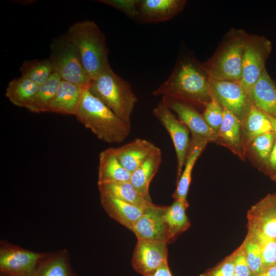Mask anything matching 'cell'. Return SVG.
I'll use <instances>...</instances> for the list:
<instances>
[{"label": "cell", "mask_w": 276, "mask_h": 276, "mask_svg": "<svg viewBox=\"0 0 276 276\" xmlns=\"http://www.w3.org/2000/svg\"><path fill=\"white\" fill-rule=\"evenodd\" d=\"M157 148L150 141L137 139L122 146L111 149L123 167L132 173Z\"/></svg>", "instance_id": "2e32d148"}, {"label": "cell", "mask_w": 276, "mask_h": 276, "mask_svg": "<svg viewBox=\"0 0 276 276\" xmlns=\"http://www.w3.org/2000/svg\"><path fill=\"white\" fill-rule=\"evenodd\" d=\"M251 232L255 234L260 246L263 272L276 265V239L269 238L253 231Z\"/></svg>", "instance_id": "d6a6232c"}, {"label": "cell", "mask_w": 276, "mask_h": 276, "mask_svg": "<svg viewBox=\"0 0 276 276\" xmlns=\"http://www.w3.org/2000/svg\"><path fill=\"white\" fill-rule=\"evenodd\" d=\"M242 122L233 113L224 108L223 119L218 133V139L237 154L244 157V147L242 137Z\"/></svg>", "instance_id": "603a6c76"}, {"label": "cell", "mask_w": 276, "mask_h": 276, "mask_svg": "<svg viewBox=\"0 0 276 276\" xmlns=\"http://www.w3.org/2000/svg\"><path fill=\"white\" fill-rule=\"evenodd\" d=\"M98 2L111 6L128 16L137 19L140 0H101Z\"/></svg>", "instance_id": "d590c367"}, {"label": "cell", "mask_w": 276, "mask_h": 276, "mask_svg": "<svg viewBox=\"0 0 276 276\" xmlns=\"http://www.w3.org/2000/svg\"><path fill=\"white\" fill-rule=\"evenodd\" d=\"M162 162V152L156 149L131 173L130 182L147 201H151L149 193L150 183L158 171Z\"/></svg>", "instance_id": "44dd1931"}, {"label": "cell", "mask_w": 276, "mask_h": 276, "mask_svg": "<svg viewBox=\"0 0 276 276\" xmlns=\"http://www.w3.org/2000/svg\"><path fill=\"white\" fill-rule=\"evenodd\" d=\"M242 243L246 250L247 262L252 276L260 274L263 271L262 261L260 246L255 234L248 230Z\"/></svg>", "instance_id": "1f68e13d"}, {"label": "cell", "mask_w": 276, "mask_h": 276, "mask_svg": "<svg viewBox=\"0 0 276 276\" xmlns=\"http://www.w3.org/2000/svg\"><path fill=\"white\" fill-rule=\"evenodd\" d=\"M153 113L172 139L177 156V177L178 180L190 145L189 129L176 118L172 111L162 101L154 108Z\"/></svg>", "instance_id": "30bf717a"}, {"label": "cell", "mask_w": 276, "mask_h": 276, "mask_svg": "<svg viewBox=\"0 0 276 276\" xmlns=\"http://www.w3.org/2000/svg\"><path fill=\"white\" fill-rule=\"evenodd\" d=\"M271 43L264 37H247L242 58V77L238 82L247 95L265 69Z\"/></svg>", "instance_id": "ba28073f"}, {"label": "cell", "mask_w": 276, "mask_h": 276, "mask_svg": "<svg viewBox=\"0 0 276 276\" xmlns=\"http://www.w3.org/2000/svg\"><path fill=\"white\" fill-rule=\"evenodd\" d=\"M61 81L59 76L53 73L45 83L39 85L37 92L25 108L32 112H48Z\"/></svg>", "instance_id": "f1b7e54d"}, {"label": "cell", "mask_w": 276, "mask_h": 276, "mask_svg": "<svg viewBox=\"0 0 276 276\" xmlns=\"http://www.w3.org/2000/svg\"><path fill=\"white\" fill-rule=\"evenodd\" d=\"M143 276H172V275L169 268L168 262H166Z\"/></svg>", "instance_id": "f35d334b"}, {"label": "cell", "mask_w": 276, "mask_h": 276, "mask_svg": "<svg viewBox=\"0 0 276 276\" xmlns=\"http://www.w3.org/2000/svg\"><path fill=\"white\" fill-rule=\"evenodd\" d=\"M46 254L33 251L1 240L0 276H34Z\"/></svg>", "instance_id": "52a82bcc"}, {"label": "cell", "mask_w": 276, "mask_h": 276, "mask_svg": "<svg viewBox=\"0 0 276 276\" xmlns=\"http://www.w3.org/2000/svg\"><path fill=\"white\" fill-rule=\"evenodd\" d=\"M185 3L182 0H140L137 20L150 23L169 20L183 9Z\"/></svg>", "instance_id": "9a60e30c"}, {"label": "cell", "mask_w": 276, "mask_h": 276, "mask_svg": "<svg viewBox=\"0 0 276 276\" xmlns=\"http://www.w3.org/2000/svg\"><path fill=\"white\" fill-rule=\"evenodd\" d=\"M208 142L205 139L192 133V139L186 158L185 167L178 180L176 189L172 195L175 200L187 201V197L191 181L193 168Z\"/></svg>", "instance_id": "d6986e66"}, {"label": "cell", "mask_w": 276, "mask_h": 276, "mask_svg": "<svg viewBox=\"0 0 276 276\" xmlns=\"http://www.w3.org/2000/svg\"><path fill=\"white\" fill-rule=\"evenodd\" d=\"M266 114V113H265ZM266 116H267V117L268 118L269 121H270L271 122V125H272V129H273V131L274 133V135L275 136V137H276V119L275 118H273L272 117H271V116L266 114Z\"/></svg>", "instance_id": "60d3db41"}, {"label": "cell", "mask_w": 276, "mask_h": 276, "mask_svg": "<svg viewBox=\"0 0 276 276\" xmlns=\"http://www.w3.org/2000/svg\"><path fill=\"white\" fill-rule=\"evenodd\" d=\"M224 108L215 100L211 99L205 106L202 115L208 125L217 134L223 119Z\"/></svg>", "instance_id": "836d02e7"}, {"label": "cell", "mask_w": 276, "mask_h": 276, "mask_svg": "<svg viewBox=\"0 0 276 276\" xmlns=\"http://www.w3.org/2000/svg\"><path fill=\"white\" fill-rule=\"evenodd\" d=\"M39 85L31 80L21 76L9 83L5 96L14 105L26 107L37 92Z\"/></svg>", "instance_id": "83f0119b"}, {"label": "cell", "mask_w": 276, "mask_h": 276, "mask_svg": "<svg viewBox=\"0 0 276 276\" xmlns=\"http://www.w3.org/2000/svg\"><path fill=\"white\" fill-rule=\"evenodd\" d=\"M253 276H276V265L263 271L260 274Z\"/></svg>", "instance_id": "ab89813d"}, {"label": "cell", "mask_w": 276, "mask_h": 276, "mask_svg": "<svg viewBox=\"0 0 276 276\" xmlns=\"http://www.w3.org/2000/svg\"><path fill=\"white\" fill-rule=\"evenodd\" d=\"M167 208L155 205L152 202L147 203L133 227L132 232L137 240H159L168 243V228L165 218Z\"/></svg>", "instance_id": "8fae6325"}, {"label": "cell", "mask_w": 276, "mask_h": 276, "mask_svg": "<svg viewBox=\"0 0 276 276\" xmlns=\"http://www.w3.org/2000/svg\"><path fill=\"white\" fill-rule=\"evenodd\" d=\"M233 276H236V275L234 274Z\"/></svg>", "instance_id": "b9f144b4"}, {"label": "cell", "mask_w": 276, "mask_h": 276, "mask_svg": "<svg viewBox=\"0 0 276 276\" xmlns=\"http://www.w3.org/2000/svg\"><path fill=\"white\" fill-rule=\"evenodd\" d=\"M100 194L107 195L135 206L144 208L148 202L130 181H119L98 185Z\"/></svg>", "instance_id": "4316f807"}, {"label": "cell", "mask_w": 276, "mask_h": 276, "mask_svg": "<svg viewBox=\"0 0 276 276\" xmlns=\"http://www.w3.org/2000/svg\"><path fill=\"white\" fill-rule=\"evenodd\" d=\"M247 39L241 33L234 35L204 71L213 79L239 82L242 77V58Z\"/></svg>", "instance_id": "8992f818"}, {"label": "cell", "mask_w": 276, "mask_h": 276, "mask_svg": "<svg viewBox=\"0 0 276 276\" xmlns=\"http://www.w3.org/2000/svg\"><path fill=\"white\" fill-rule=\"evenodd\" d=\"M84 89L61 80L48 112L75 116Z\"/></svg>", "instance_id": "ffe728a7"}, {"label": "cell", "mask_w": 276, "mask_h": 276, "mask_svg": "<svg viewBox=\"0 0 276 276\" xmlns=\"http://www.w3.org/2000/svg\"><path fill=\"white\" fill-rule=\"evenodd\" d=\"M75 116L99 139L107 143H121L130 132L131 126L117 116L88 88L83 91Z\"/></svg>", "instance_id": "7a4b0ae2"}, {"label": "cell", "mask_w": 276, "mask_h": 276, "mask_svg": "<svg viewBox=\"0 0 276 276\" xmlns=\"http://www.w3.org/2000/svg\"><path fill=\"white\" fill-rule=\"evenodd\" d=\"M50 49L49 58L54 73L62 81L83 89L88 88L91 79L84 70L74 44L66 34L53 39Z\"/></svg>", "instance_id": "5b68a950"}, {"label": "cell", "mask_w": 276, "mask_h": 276, "mask_svg": "<svg viewBox=\"0 0 276 276\" xmlns=\"http://www.w3.org/2000/svg\"><path fill=\"white\" fill-rule=\"evenodd\" d=\"M20 72L22 77L39 85L45 83L54 73L49 58L26 60L22 64Z\"/></svg>", "instance_id": "f546056e"}, {"label": "cell", "mask_w": 276, "mask_h": 276, "mask_svg": "<svg viewBox=\"0 0 276 276\" xmlns=\"http://www.w3.org/2000/svg\"><path fill=\"white\" fill-rule=\"evenodd\" d=\"M188 206V201L177 199L168 206L165 215L168 228V243L174 241L190 226L191 223L186 213Z\"/></svg>", "instance_id": "d4e9b609"}, {"label": "cell", "mask_w": 276, "mask_h": 276, "mask_svg": "<svg viewBox=\"0 0 276 276\" xmlns=\"http://www.w3.org/2000/svg\"><path fill=\"white\" fill-rule=\"evenodd\" d=\"M100 203L112 219L132 232L143 212L144 208L135 206L111 196L100 194Z\"/></svg>", "instance_id": "ac0fdd59"}, {"label": "cell", "mask_w": 276, "mask_h": 276, "mask_svg": "<svg viewBox=\"0 0 276 276\" xmlns=\"http://www.w3.org/2000/svg\"><path fill=\"white\" fill-rule=\"evenodd\" d=\"M247 229L276 239V193L266 195L247 213Z\"/></svg>", "instance_id": "4fadbf2b"}, {"label": "cell", "mask_w": 276, "mask_h": 276, "mask_svg": "<svg viewBox=\"0 0 276 276\" xmlns=\"http://www.w3.org/2000/svg\"><path fill=\"white\" fill-rule=\"evenodd\" d=\"M195 63L188 60L179 61L169 77L152 91L186 103L204 105L211 100L208 77Z\"/></svg>", "instance_id": "6da1fadb"}, {"label": "cell", "mask_w": 276, "mask_h": 276, "mask_svg": "<svg viewBox=\"0 0 276 276\" xmlns=\"http://www.w3.org/2000/svg\"><path fill=\"white\" fill-rule=\"evenodd\" d=\"M264 172L276 182V139Z\"/></svg>", "instance_id": "74e56055"}, {"label": "cell", "mask_w": 276, "mask_h": 276, "mask_svg": "<svg viewBox=\"0 0 276 276\" xmlns=\"http://www.w3.org/2000/svg\"><path fill=\"white\" fill-rule=\"evenodd\" d=\"M248 97L252 105L276 119V84L266 68L249 91Z\"/></svg>", "instance_id": "e0dca14e"}, {"label": "cell", "mask_w": 276, "mask_h": 276, "mask_svg": "<svg viewBox=\"0 0 276 276\" xmlns=\"http://www.w3.org/2000/svg\"><path fill=\"white\" fill-rule=\"evenodd\" d=\"M191 131L209 142L218 139L217 134L208 125L203 116L189 104L180 102L168 97L162 100Z\"/></svg>", "instance_id": "5bb4252c"}, {"label": "cell", "mask_w": 276, "mask_h": 276, "mask_svg": "<svg viewBox=\"0 0 276 276\" xmlns=\"http://www.w3.org/2000/svg\"><path fill=\"white\" fill-rule=\"evenodd\" d=\"M276 137L273 131L262 134L256 137L249 146L258 164L264 172Z\"/></svg>", "instance_id": "4dcf8cb0"}, {"label": "cell", "mask_w": 276, "mask_h": 276, "mask_svg": "<svg viewBox=\"0 0 276 276\" xmlns=\"http://www.w3.org/2000/svg\"><path fill=\"white\" fill-rule=\"evenodd\" d=\"M66 35L91 80L111 67L105 35L94 21L76 22L69 28Z\"/></svg>", "instance_id": "3957f363"}, {"label": "cell", "mask_w": 276, "mask_h": 276, "mask_svg": "<svg viewBox=\"0 0 276 276\" xmlns=\"http://www.w3.org/2000/svg\"><path fill=\"white\" fill-rule=\"evenodd\" d=\"M88 90L117 116L130 125V118L138 101L130 84L110 67L92 80Z\"/></svg>", "instance_id": "277c9868"}, {"label": "cell", "mask_w": 276, "mask_h": 276, "mask_svg": "<svg viewBox=\"0 0 276 276\" xmlns=\"http://www.w3.org/2000/svg\"><path fill=\"white\" fill-rule=\"evenodd\" d=\"M34 276H76L72 269L67 251L60 249L47 253Z\"/></svg>", "instance_id": "cb8c5ba5"}, {"label": "cell", "mask_w": 276, "mask_h": 276, "mask_svg": "<svg viewBox=\"0 0 276 276\" xmlns=\"http://www.w3.org/2000/svg\"><path fill=\"white\" fill-rule=\"evenodd\" d=\"M167 243L159 240H137L131 262L134 269L144 275L167 262Z\"/></svg>", "instance_id": "7c38bea8"}, {"label": "cell", "mask_w": 276, "mask_h": 276, "mask_svg": "<svg viewBox=\"0 0 276 276\" xmlns=\"http://www.w3.org/2000/svg\"><path fill=\"white\" fill-rule=\"evenodd\" d=\"M131 173L127 170L117 158L111 148L99 154L98 185L130 181Z\"/></svg>", "instance_id": "7402d4cb"}, {"label": "cell", "mask_w": 276, "mask_h": 276, "mask_svg": "<svg viewBox=\"0 0 276 276\" xmlns=\"http://www.w3.org/2000/svg\"><path fill=\"white\" fill-rule=\"evenodd\" d=\"M208 84L211 99L235 115L242 124L252 104L239 83L208 77Z\"/></svg>", "instance_id": "9c48e42d"}, {"label": "cell", "mask_w": 276, "mask_h": 276, "mask_svg": "<svg viewBox=\"0 0 276 276\" xmlns=\"http://www.w3.org/2000/svg\"><path fill=\"white\" fill-rule=\"evenodd\" d=\"M234 267L232 254L214 267L208 269L199 276H233Z\"/></svg>", "instance_id": "8d00e7d4"}, {"label": "cell", "mask_w": 276, "mask_h": 276, "mask_svg": "<svg viewBox=\"0 0 276 276\" xmlns=\"http://www.w3.org/2000/svg\"><path fill=\"white\" fill-rule=\"evenodd\" d=\"M232 255L234 262V274L236 276H252L243 244L242 243Z\"/></svg>", "instance_id": "e575fe53"}, {"label": "cell", "mask_w": 276, "mask_h": 276, "mask_svg": "<svg viewBox=\"0 0 276 276\" xmlns=\"http://www.w3.org/2000/svg\"><path fill=\"white\" fill-rule=\"evenodd\" d=\"M243 143L248 146L257 136L273 131L270 121L266 114L251 104L249 112L242 124Z\"/></svg>", "instance_id": "484cf974"}]
</instances>
